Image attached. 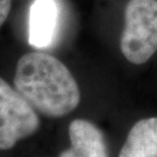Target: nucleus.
Returning a JSON list of instances; mask_svg holds the SVG:
<instances>
[{
    "label": "nucleus",
    "instance_id": "obj_1",
    "mask_svg": "<svg viewBox=\"0 0 157 157\" xmlns=\"http://www.w3.org/2000/svg\"><path fill=\"white\" fill-rule=\"evenodd\" d=\"M15 89L36 111L61 118L77 108L80 90L69 69L55 57L33 52L18 60Z\"/></svg>",
    "mask_w": 157,
    "mask_h": 157
},
{
    "label": "nucleus",
    "instance_id": "obj_2",
    "mask_svg": "<svg viewBox=\"0 0 157 157\" xmlns=\"http://www.w3.org/2000/svg\"><path fill=\"white\" fill-rule=\"evenodd\" d=\"M121 51L133 64H144L157 51V0H130L125 9Z\"/></svg>",
    "mask_w": 157,
    "mask_h": 157
},
{
    "label": "nucleus",
    "instance_id": "obj_3",
    "mask_svg": "<svg viewBox=\"0 0 157 157\" xmlns=\"http://www.w3.org/2000/svg\"><path fill=\"white\" fill-rule=\"evenodd\" d=\"M40 127L36 109L17 90L0 78V150L10 149Z\"/></svg>",
    "mask_w": 157,
    "mask_h": 157
},
{
    "label": "nucleus",
    "instance_id": "obj_4",
    "mask_svg": "<svg viewBox=\"0 0 157 157\" xmlns=\"http://www.w3.org/2000/svg\"><path fill=\"white\" fill-rule=\"evenodd\" d=\"M60 17L57 0H35L29 7V43L38 49L47 48L54 41Z\"/></svg>",
    "mask_w": 157,
    "mask_h": 157
},
{
    "label": "nucleus",
    "instance_id": "obj_5",
    "mask_svg": "<svg viewBox=\"0 0 157 157\" xmlns=\"http://www.w3.org/2000/svg\"><path fill=\"white\" fill-rule=\"evenodd\" d=\"M68 134L71 147L59 157H109L105 136L93 123L74 120L69 125Z\"/></svg>",
    "mask_w": 157,
    "mask_h": 157
},
{
    "label": "nucleus",
    "instance_id": "obj_6",
    "mask_svg": "<svg viewBox=\"0 0 157 157\" xmlns=\"http://www.w3.org/2000/svg\"><path fill=\"white\" fill-rule=\"evenodd\" d=\"M119 157H157V117L140 120L132 127Z\"/></svg>",
    "mask_w": 157,
    "mask_h": 157
},
{
    "label": "nucleus",
    "instance_id": "obj_7",
    "mask_svg": "<svg viewBox=\"0 0 157 157\" xmlns=\"http://www.w3.org/2000/svg\"><path fill=\"white\" fill-rule=\"evenodd\" d=\"M11 7V0H0V26L6 21Z\"/></svg>",
    "mask_w": 157,
    "mask_h": 157
}]
</instances>
